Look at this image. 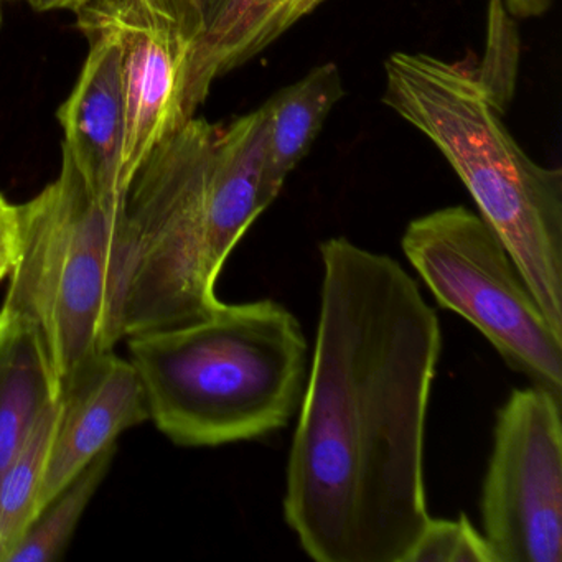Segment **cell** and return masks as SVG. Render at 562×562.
<instances>
[{
  "mask_svg": "<svg viewBox=\"0 0 562 562\" xmlns=\"http://www.w3.org/2000/svg\"><path fill=\"white\" fill-rule=\"evenodd\" d=\"M321 307L282 513L317 562H407L429 521L424 443L442 328L403 266L318 246Z\"/></svg>",
  "mask_w": 562,
  "mask_h": 562,
  "instance_id": "1",
  "label": "cell"
},
{
  "mask_svg": "<svg viewBox=\"0 0 562 562\" xmlns=\"http://www.w3.org/2000/svg\"><path fill=\"white\" fill-rule=\"evenodd\" d=\"M126 340L149 420L177 446L266 439L297 416L311 358L281 302H222L202 321Z\"/></svg>",
  "mask_w": 562,
  "mask_h": 562,
  "instance_id": "2",
  "label": "cell"
},
{
  "mask_svg": "<svg viewBox=\"0 0 562 562\" xmlns=\"http://www.w3.org/2000/svg\"><path fill=\"white\" fill-rule=\"evenodd\" d=\"M381 101L440 150L562 335V172L531 159L482 75L427 54L384 61Z\"/></svg>",
  "mask_w": 562,
  "mask_h": 562,
  "instance_id": "3",
  "label": "cell"
},
{
  "mask_svg": "<svg viewBox=\"0 0 562 562\" xmlns=\"http://www.w3.org/2000/svg\"><path fill=\"white\" fill-rule=\"evenodd\" d=\"M124 196L97 195L64 154L58 179L19 205L21 255L2 308L35 328L60 394L83 364L124 340Z\"/></svg>",
  "mask_w": 562,
  "mask_h": 562,
  "instance_id": "4",
  "label": "cell"
},
{
  "mask_svg": "<svg viewBox=\"0 0 562 562\" xmlns=\"http://www.w3.org/2000/svg\"><path fill=\"white\" fill-rule=\"evenodd\" d=\"M220 124L192 117L140 164L124 196L130 284L124 338L202 321L222 301L210 239Z\"/></svg>",
  "mask_w": 562,
  "mask_h": 562,
  "instance_id": "5",
  "label": "cell"
},
{
  "mask_svg": "<svg viewBox=\"0 0 562 562\" xmlns=\"http://www.w3.org/2000/svg\"><path fill=\"white\" fill-rule=\"evenodd\" d=\"M401 248L440 307L473 325L506 367L562 396V335L479 213L457 205L414 218Z\"/></svg>",
  "mask_w": 562,
  "mask_h": 562,
  "instance_id": "6",
  "label": "cell"
},
{
  "mask_svg": "<svg viewBox=\"0 0 562 562\" xmlns=\"http://www.w3.org/2000/svg\"><path fill=\"white\" fill-rule=\"evenodd\" d=\"M496 562L562 561V396L529 384L496 411L480 495Z\"/></svg>",
  "mask_w": 562,
  "mask_h": 562,
  "instance_id": "7",
  "label": "cell"
},
{
  "mask_svg": "<svg viewBox=\"0 0 562 562\" xmlns=\"http://www.w3.org/2000/svg\"><path fill=\"white\" fill-rule=\"evenodd\" d=\"M75 15L85 37L110 34L120 45L126 87L121 187L126 192L146 157L195 117L189 80L200 11L192 0H91Z\"/></svg>",
  "mask_w": 562,
  "mask_h": 562,
  "instance_id": "8",
  "label": "cell"
},
{
  "mask_svg": "<svg viewBox=\"0 0 562 562\" xmlns=\"http://www.w3.org/2000/svg\"><path fill=\"white\" fill-rule=\"evenodd\" d=\"M61 411L38 496V513L94 457L149 420L146 393L130 358L104 351L61 387Z\"/></svg>",
  "mask_w": 562,
  "mask_h": 562,
  "instance_id": "9",
  "label": "cell"
},
{
  "mask_svg": "<svg viewBox=\"0 0 562 562\" xmlns=\"http://www.w3.org/2000/svg\"><path fill=\"white\" fill-rule=\"evenodd\" d=\"M90 54L57 117L64 154L97 195L124 196L121 156L126 136V87L120 45L110 34L88 35Z\"/></svg>",
  "mask_w": 562,
  "mask_h": 562,
  "instance_id": "10",
  "label": "cell"
},
{
  "mask_svg": "<svg viewBox=\"0 0 562 562\" xmlns=\"http://www.w3.org/2000/svg\"><path fill=\"white\" fill-rule=\"evenodd\" d=\"M327 0H212L200 8V29L189 80L192 113L216 78L236 70L278 42Z\"/></svg>",
  "mask_w": 562,
  "mask_h": 562,
  "instance_id": "11",
  "label": "cell"
},
{
  "mask_svg": "<svg viewBox=\"0 0 562 562\" xmlns=\"http://www.w3.org/2000/svg\"><path fill=\"white\" fill-rule=\"evenodd\" d=\"M344 97L340 68L324 64L262 104L266 124L262 195L269 206L278 199L288 177L311 153L325 121Z\"/></svg>",
  "mask_w": 562,
  "mask_h": 562,
  "instance_id": "12",
  "label": "cell"
},
{
  "mask_svg": "<svg viewBox=\"0 0 562 562\" xmlns=\"http://www.w3.org/2000/svg\"><path fill=\"white\" fill-rule=\"evenodd\" d=\"M60 397L35 328L0 307V475L42 411Z\"/></svg>",
  "mask_w": 562,
  "mask_h": 562,
  "instance_id": "13",
  "label": "cell"
},
{
  "mask_svg": "<svg viewBox=\"0 0 562 562\" xmlns=\"http://www.w3.org/2000/svg\"><path fill=\"white\" fill-rule=\"evenodd\" d=\"M60 411L61 397L42 411L24 446L0 475V562H9L38 515V496Z\"/></svg>",
  "mask_w": 562,
  "mask_h": 562,
  "instance_id": "14",
  "label": "cell"
},
{
  "mask_svg": "<svg viewBox=\"0 0 562 562\" xmlns=\"http://www.w3.org/2000/svg\"><path fill=\"white\" fill-rule=\"evenodd\" d=\"M117 443L94 457L54 499L35 516L9 562H52L67 551L88 505L110 473Z\"/></svg>",
  "mask_w": 562,
  "mask_h": 562,
  "instance_id": "15",
  "label": "cell"
},
{
  "mask_svg": "<svg viewBox=\"0 0 562 562\" xmlns=\"http://www.w3.org/2000/svg\"><path fill=\"white\" fill-rule=\"evenodd\" d=\"M407 562H496L482 531L465 515L432 518L424 526Z\"/></svg>",
  "mask_w": 562,
  "mask_h": 562,
  "instance_id": "16",
  "label": "cell"
},
{
  "mask_svg": "<svg viewBox=\"0 0 562 562\" xmlns=\"http://www.w3.org/2000/svg\"><path fill=\"white\" fill-rule=\"evenodd\" d=\"M21 206L0 193V281L14 271L21 255Z\"/></svg>",
  "mask_w": 562,
  "mask_h": 562,
  "instance_id": "17",
  "label": "cell"
},
{
  "mask_svg": "<svg viewBox=\"0 0 562 562\" xmlns=\"http://www.w3.org/2000/svg\"><path fill=\"white\" fill-rule=\"evenodd\" d=\"M506 9L519 19L541 18L551 9L552 0H505Z\"/></svg>",
  "mask_w": 562,
  "mask_h": 562,
  "instance_id": "18",
  "label": "cell"
},
{
  "mask_svg": "<svg viewBox=\"0 0 562 562\" xmlns=\"http://www.w3.org/2000/svg\"><path fill=\"white\" fill-rule=\"evenodd\" d=\"M31 5L37 12L71 11L74 14L87 8L91 0H15Z\"/></svg>",
  "mask_w": 562,
  "mask_h": 562,
  "instance_id": "19",
  "label": "cell"
},
{
  "mask_svg": "<svg viewBox=\"0 0 562 562\" xmlns=\"http://www.w3.org/2000/svg\"><path fill=\"white\" fill-rule=\"evenodd\" d=\"M192 2L200 9L203 8V5L209 4V2H212V0H192Z\"/></svg>",
  "mask_w": 562,
  "mask_h": 562,
  "instance_id": "20",
  "label": "cell"
},
{
  "mask_svg": "<svg viewBox=\"0 0 562 562\" xmlns=\"http://www.w3.org/2000/svg\"><path fill=\"white\" fill-rule=\"evenodd\" d=\"M2 4H4V0H0V24H2Z\"/></svg>",
  "mask_w": 562,
  "mask_h": 562,
  "instance_id": "21",
  "label": "cell"
}]
</instances>
